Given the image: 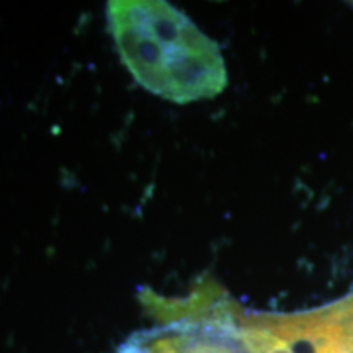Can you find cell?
<instances>
[{
    "label": "cell",
    "mask_w": 353,
    "mask_h": 353,
    "mask_svg": "<svg viewBox=\"0 0 353 353\" xmlns=\"http://www.w3.org/2000/svg\"><path fill=\"white\" fill-rule=\"evenodd\" d=\"M107 20L123 64L151 94L190 103L226 88L219 46L169 2L113 0Z\"/></svg>",
    "instance_id": "cell-1"
}]
</instances>
